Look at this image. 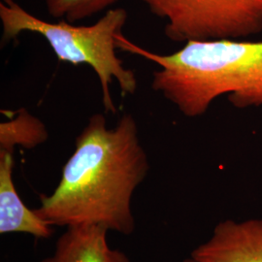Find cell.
I'll list each match as a JSON object with an SVG mask.
<instances>
[{
  "instance_id": "1",
  "label": "cell",
  "mask_w": 262,
  "mask_h": 262,
  "mask_svg": "<svg viewBox=\"0 0 262 262\" xmlns=\"http://www.w3.org/2000/svg\"><path fill=\"white\" fill-rule=\"evenodd\" d=\"M150 169L137 121L125 113L114 127L96 113L76 137L75 149L51 195L33 209L49 225H101L109 231L133 233L131 200Z\"/></svg>"
},
{
  "instance_id": "2",
  "label": "cell",
  "mask_w": 262,
  "mask_h": 262,
  "mask_svg": "<svg viewBox=\"0 0 262 262\" xmlns=\"http://www.w3.org/2000/svg\"><path fill=\"white\" fill-rule=\"evenodd\" d=\"M117 47L159 66L151 73V90L187 118L205 115L222 96L237 109L262 106V40L188 41L161 55L120 34Z\"/></svg>"
},
{
  "instance_id": "3",
  "label": "cell",
  "mask_w": 262,
  "mask_h": 262,
  "mask_svg": "<svg viewBox=\"0 0 262 262\" xmlns=\"http://www.w3.org/2000/svg\"><path fill=\"white\" fill-rule=\"evenodd\" d=\"M127 11L114 8L106 11L94 25L75 26L63 19L47 21L24 9L15 0L0 2L2 24V45L17 38L23 32H31L44 38L58 60L73 66L86 64L98 77L105 113H117L110 84L115 80L123 96L137 92L135 73L126 68L117 56V36L122 34L127 21Z\"/></svg>"
},
{
  "instance_id": "4",
  "label": "cell",
  "mask_w": 262,
  "mask_h": 262,
  "mask_svg": "<svg viewBox=\"0 0 262 262\" xmlns=\"http://www.w3.org/2000/svg\"><path fill=\"white\" fill-rule=\"evenodd\" d=\"M177 43L243 40L262 32V0H141Z\"/></svg>"
},
{
  "instance_id": "5",
  "label": "cell",
  "mask_w": 262,
  "mask_h": 262,
  "mask_svg": "<svg viewBox=\"0 0 262 262\" xmlns=\"http://www.w3.org/2000/svg\"><path fill=\"white\" fill-rule=\"evenodd\" d=\"M190 257L196 262H262V220L217 224Z\"/></svg>"
},
{
  "instance_id": "6",
  "label": "cell",
  "mask_w": 262,
  "mask_h": 262,
  "mask_svg": "<svg viewBox=\"0 0 262 262\" xmlns=\"http://www.w3.org/2000/svg\"><path fill=\"white\" fill-rule=\"evenodd\" d=\"M14 152L0 150V234L26 233L47 239L54 230L43 219L26 206L13 180Z\"/></svg>"
},
{
  "instance_id": "7",
  "label": "cell",
  "mask_w": 262,
  "mask_h": 262,
  "mask_svg": "<svg viewBox=\"0 0 262 262\" xmlns=\"http://www.w3.org/2000/svg\"><path fill=\"white\" fill-rule=\"evenodd\" d=\"M108 231L101 225L66 227L54 253L41 262H130L125 253L109 246Z\"/></svg>"
},
{
  "instance_id": "8",
  "label": "cell",
  "mask_w": 262,
  "mask_h": 262,
  "mask_svg": "<svg viewBox=\"0 0 262 262\" xmlns=\"http://www.w3.org/2000/svg\"><path fill=\"white\" fill-rule=\"evenodd\" d=\"M49 138L46 125L40 119L20 108L16 117L0 123V150L14 152L16 146L33 149Z\"/></svg>"
},
{
  "instance_id": "9",
  "label": "cell",
  "mask_w": 262,
  "mask_h": 262,
  "mask_svg": "<svg viewBox=\"0 0 262 262\" xmlns=\"http://www.w3.org/2000/svg\"><path fill=\"white\" fill-rule=\"evenodd\" d=\"M118 1L120 0H45V4L48 14L54 19L76 24L111 9Z\"/></svg>"
},
{
  "instance_id": "10",
  "label": "cell",
  "mask_w": 262,
  "mask_h": 262,
  "mask_svg": "<svg viewBox=\"0 0 262 262\" xmlns=\"http://www.w3.org/2000/svg\"><path fill=\"white\" fill-rule=\"evenodd\" d=\"M183 262H196L194 259H192L191 257H189V258H187V259H185Z\"/></svg>"
}]
</instances>
